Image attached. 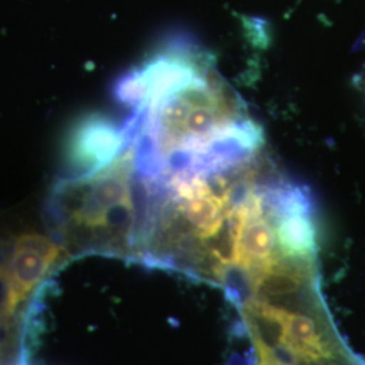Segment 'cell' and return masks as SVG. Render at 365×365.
Returning a JSON list of instances; mask_svg holds the SVG:
<instances>
[{
    "label": "cell",
    "instance_id": "obj_3",
    "mask_svg": "<svg viewBox=\"0 0 365 365\" xmlns=\"http://www.w3.org/2000/svg\"><path fill=\"white\" fill-rule=\"evenodd\" d=\"M128 144L125 125L103 114H88L76 120L64 141V176L80 178L103 170Z\"/></svg>",
    "mask_w": 365,
    "mask_h": 365
},
{
    "label": "cell",
    "instance_id": "obj_2",
    "mask_svg": "<svg viewBox=\"0 0 365 365\" xmlns=\"http://www.w3.org/2000/svg\"><path fill=\"white\" fill-rule=\"evenodd\" d=\"M69 257L66 249L53 237L38 233L16 235L0 267L4 289L1 300L3 319L13 318L31 292L42 286L43 279L49 276L53 268Z\"/></svg>",
    "mask_w": 365,
    "mask_h": 365
},
{
    "label": "cell",
    "instance_id": "obj_1",
    "mask_svg": "<svg viewBox=\"0 0 365 365\" xmlns=\"http://www.w3.org/2000/svg\"><path fill=\"white\" fill-rule=\"evenodd\" d=\"M48 217L53 235L71 257L102 255L133 261L138 196L129 140L103 170L56 182Z\"/></svg>",
    "mask_w": 365,
    "mask_h": 365
}]
</instances>
